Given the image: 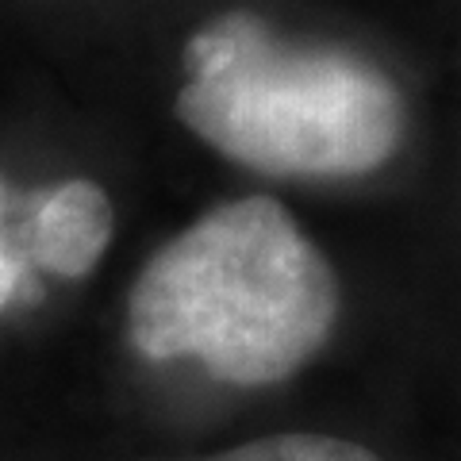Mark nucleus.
<instances>
[{"label": "nucleus", "instance_id": "nucleus-5", "mask_svg": "<svg viewBox=\"0 0 461 461\" xmlns=\"http://www.w3.org/2000/svg\"><path fill=\"white\" fill-rule=\"evenodd\" d=\"M16 220H20V196L0 177V312H8L32 288V269H27L16 242Z\"/></svg>", "mask_w": 461, "mask_h": 461}, {"label": "nucleus", "instance_id": "nucleus-2", "mask_svg": "<svg viewBox=\"0 0 461 461\" xmlns=\"http://www.w3.org/2000/svg\"><path fill=\"white\" fill-rule=\"evenodd\" d=\"M177 115L239 166L273 177H362L400 150L396 81L339 47H288L250 12L204 23L185 47Z\"/></svg>", "mask_w": 461, "mask_h": 461}, {"label": "nucleus", "instance_id": "nucleus-4", "mask_svg": "<svg viewBox=\"0 0 461 461\" xmlns=\"http://www.w3.org/2000/svg\"><path fill=\"white\" fill-rule=\"evenodd\" d=\"M200 461H381V457L366 450L362 442H346L330 435H269Z\"/></svg>", "mask_w": 461, "mask_h": 461}, {"label": "nucleus", "instance_id": "nucleus-3", "mask_svg": "<svg viewBox=\"0 0 461 461\" xmlns=\"http://www.w3.org/2000/svg\"><path fill=\"white\" fill-rule=\"evenodd\" d=\"M115 230L108 193L89 177H66L20 200L16 242L27 269L77 281L104 258Z\"/></svg>", "mask_w": 461, "mask_h": 461}, {"label": "nucleus", "instance_id": "nucleus-1", "mask_svg": "<svg viewBox=\"0 0 461 461\" xmlns=\"http://www.w3.org/2000/svg\"><path fill=\"white\" fill-rule=\"evenodd\" d=\"M339 277L281 200L242 196L169 239L127 296V339L150 362L215 381H288L339 323Z\"/></svg>", "mask_w": 461, "mask_h": 461}]
</instances>
